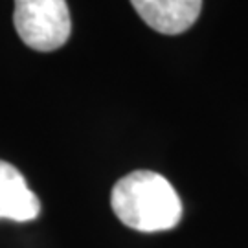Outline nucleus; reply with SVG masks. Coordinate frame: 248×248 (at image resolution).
<instances>
[{"label": "nucleus", "mask_w": 248, "mask_h": 248, "mask_svg": "<svg viewBox=\"0 0 248 248\" xmlns=\"http://www.w3.org/2000/svg\"><path fill=\"white\" fill-rule=\"evenodd\" d=\"M136 13L155 31L178 35L195 24L202 0H131Z\"/></svg>", "instance_id": "7ed1b4c3"}, {"label": "nucleus", "mask_w": 248, "mask_h": 248, "mask_svg": "<svg viewBox=\"0 0 248 248\" xmlns=\"http://www.w3.org/2000/svg\"><path fill=\"white\" fill-rule=\"evenodd\" d=\"M110 206L125 226L138 232H164L182 219V202L160 173L138 169L120 178L110 193Z\"/></svg>", "instance_id": "f257e3e1"}, {"label": "nucleus", "mask_w": 248, "mask_h": 248, "mask_svg": "<svg viewBox=\"0 0 248 248\" xmlns=\"http://www.w3.org/2000/svg\"><path fill=\"white\" fill-rule=\"evenodd\" d=\"M41 213L39 197L15 166L0 160V219L15 222L33 221Z\"/></svg>", "instance_id": "20e7f679"}, {"label": "nucleus", "mask_w": 248, "mask_h": 248, "mask_svg": "<svg viewBox=\"0 0 248 248\" xmlns=\"http://www.w3.org/2000/svg\"><path fill=\"white\" fill-rule=\"evenodd\" d=\"M13 24L22 43L37 52L59 50L72 31L66 0H15Z\"/></svg>", "instance_id": "f03ea898"}]
</instances>
